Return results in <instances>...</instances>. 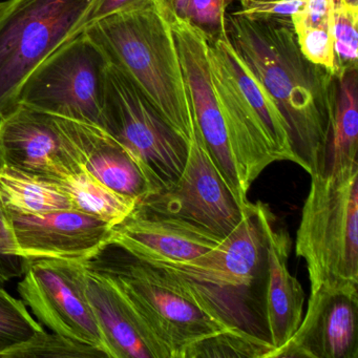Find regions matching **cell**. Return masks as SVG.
Instances as JSON below:
<instances>
[{
	"instance_id": "cell-8",
	"label": "cell",
	"mask_w": 358,
	"mask_h": 358,
	"mask_svg": "<svg viewBox=\"0 0 358 358\" xmlns=\"http://www.w3.org/2000/svg\"><path fill=\"white\" fill-rule=\"evenodd\" d=\"M108 64L101 48L83 31L30 75L17 103L51 116L102 127Z\"/></svg>"
},
{
	"instance_id": "cell-23",
	"label": "cell",
	"mask_w": 358,
	"mask_h": 358,
	"mask_svg": "<svg viewBox=\"0 0 358 358\" xmlns=\"http://www.w3.org/2000/svg\"><path fill=\"white\" fill-rule=\"evenodd\" d=\"M272 351L273 347L266 337L242 328H229L192 343L181 358H268Z\"/></svg>"
},
{
	"instance_id": "cell-2",
	"label": "cell",
	"mask_w": 358,
	"mask_h": 358,
	"mask_svg": "<svg viewBox=\"0 0 358 358\" xmlns=\"http://www.w3.org/2000/svg\"><path fill=\"white\" fill-rule=\"evenodd\" d=\"M83 31L189 143L198 125L164 0L96 20Z\"/></svg>"
},
{
	"instance_id": "cell-3",
	"label": "cell",
	"mask_w": 358,
	"mask_h": 358,
	"mask_svg": "<svg viewBox=\"0 0 358 358\" xmlns=\"http://www.w3.org/2000/svg\"><path fill=\"white\" fill-rule=\"evenodd\" d=\"M108 278L135 308L169 358H181L192 343L231 326L183 276L143 261L122 247L108 243L83 263Z\"/></svg>"
},
{
	"instance_id": "cell-22",
	"label": "cell",
	"mask_w": 358,
	"mask_h": 358,
	"mask_svg": "<svg viewBox=\"0 0 358 358\" xmlns=\"http://www.w3.org/2000/svg\"><path fill=\"white\" fill-rule=\"evenodd\" d=\"M58 180L70 196L75 209L97 217L112 227L124 221L137 206V201L110 189L83 167Z\"/></svg>"
},
{
	"instance_id": "cell-27",
	"label": "cell",
	"mask_w": 358,
	"mask_h": 358,
	"mask_svg": "<svg viewBox=\"0 0 358 358\" xmlns=\"http://www.w3.org/2000/svg\"><path fill=\"white\" fill-rule=\"evenodd\" d=\"M27 261L16 249L7 213L0 206V286L24 275Z\"/></svg>"
},
{
	"instance_id": "cell-12",
	"label": "cell",
	"mask_w": 358,
	"mask_h": 358,
	"mask_svg": "<svg viewBox=\"0 0 358 358\" xmlns=\"http://www.w3.org/2000/svg\"><path fill=\"white\" fill-rule=\"evenodd\" d=\"M184 78L189 90L194 118L207 150L232 194L243 207L248 204L240 173L232 156L221 108L215 96L208 64L207 33L167 7Z\"/></svg>"
},
{
	"instance_id": "cell-13",
	"label": "cell",
	"mask_w": 358,
	"mask_h": 358,
	"mask_svg": "<svg viewBox=\"0 0 358 358\" xmlns=\"http://www.w3.org/2000/svg\"><path fill=\"white\" fill-rule=\"evenodd\" d=\"M6 213L17 253L26 261L85 263L112 238V226L75 208L39 215Z\"/></svg>"
},
{
	"instance_id": "cell-7",
	"label": "cell",
	"mask_w": 358,
	"mask_h": 358,
	"mask_svg": "<svg viewBox=\"0 0 358 358\" xmlns=\"http://www.w3.org/2000/svg\"><path fill=\"white\" fill-rule=\"evenodd\" d=\"M273 223L267 205L249 202L240 223L215 248L185 263L157 266L194 282L231 326L244 329L236 305L241 291L251 288L267 271L268 236Z\"/></svg>"
},
{
	"instance_id": "cell-15",
	"label": "cell",
	"mask_w": 358,
	"mask_h": 358,
	"mask_svg": "<svg viewBox=\"0 0 358 358\" xmlns=\"http://www.w3.org/2000/svg\"><path fill=\"white\" fill-rule=\"evenodd\" d=\"M357 358L358 287L311 291L293 336L268 358Z\"/></svg>"
},
{
	"instance_id": "cell-1",
	"label": "cell",
	"mask_w": 358,
	"mask_h": 358,
	"mask_svg": "<svg viewBox=\"0 0 358 358\" xmlns=\"http://www.w3.org/2000/svg\"><path fill=\"white\" fill-rule=\"evenodd\" d=\"M225 30L284 117L296 164L313 175L326 143L335 74L303 55L291 18L250 20L227 12Z\"/></svg>"
},
{
	"instance_id": "cell-11",
	"label": "cell",
	"mask_w": 358,
	"mask_h": 358,
	"mask_svg": "<svg viewBox=\"0 0 358 358\" xmlns=\"http://www.w3.org/2000/svg\"><path fill=\"white\" fill-rule=\"evenodd\" d=\"M18 292L39 322L52 332L106 352L85 293L83 263L53 259L27 261Z\"/></svg>"
},
{
	"instance_id": "cell-17",
	"label": "cell",
	"mask_w": 358,
	"mask_h": 358,
	"mask_svg": "<svg viewBox=\"0 0 358 358\" xmlns=\"http://www.w3.org/2000/svg\"><path fill=\"white\" fill-rule=\"evenodd\" d=\"M53 117L74 148L79 164L92 177L137 202L160 190L141 162L106 129Z\"/></svg>"
},
{
	"instance_id": "cell-26",
	"label": "cell",
	"mask_w": 358,
	"mask_h": 358,
	"mask_svg": "<svg viewBox=\"0 0 358 358\" xmlns=\"http://www.w3.org/2000/svg\"><path fill=\"white\" fill-rule=\"evenodd\" d=\"M358 9L334 0L333 43L337 71L357 68ZM337 73V72H336Z\"/></svg>"
},
{
	"instance_id": "cell-29",
	"label": "cell",
	"mask_w": 358,
	"mask_h": 358,
	"mask_svg": "<svg viewBox=\"0 0 358 358\" xmlns=\"http://www.w3.org/2000/svg\"><path fill=\"white\" fill-rule=\"evenodd\" d=\"M238 15L250 20L291 18L305 6V0H246L241 3Z\"/></svg>"
},
{
	"instance_id": "cell-30",
	"label": "cell",
	"mask_w": 358,
	"mask_h": 358,
	"mask_svg": "<svg viewBox=\"0 0 358 358\" xmlns=\"http://www.w3.org/2000/svg\"><path fill=\"white\" fill-rule=\"evenodd\" d=\"M155 0H96L87 17V28L90 24L115 14L133 11L146 7Z\"/></svg>"
},
{
	"instance_id": "cell-14",
	"label": "cell",
	"mask_w": 358,
	"mask_h": 358,
	"mask_svg": "<svg viewBox=\"0 0 358 358\" xmlns=\"http://www.w3.org/2000/svg\"><path fill=\"white\" fill-rule=\"evenodd\" d=\"M0 166L53 179L81 169L55 118L22 103L0 116Z\"/></svg>"
},
{
	"instance_id": "cell-20",
	"label": "cell",
	"mask_w": 358,
	"mask_h": 358,
	"mask_svg": "<svg viewBox=\"0 0 358 358\" xmlns=\"http://www.w3.org/2000/svg\"><path fill=\"white\" fill-rule=\"evenodd\" d=\"M357 148L358 71L343 69L333 77L326 143L314 173L329 175L358 164Z\"/></svg>"
},
{
	"instance_id": "cell-16",
	"label": "cell",
	"mask_w": 358,
	"mask_h": 358,
	"mask_svg": "<svg viewBox=\"0 0 358 358\" xmlns=\"http://www.w3.org/2000/svg\"><path fill=\"white\" fill-rule=\"evenodd\" d=\"M223 238L177 217L136 206L113 227L110 243L155 265L185 263L221 243Z\"/></svg>"
},
{
	"instance_id": "cell-34",
	"label": "cell",
	"mask_w": 358,
	"mask_h": 358,
	"mask_svg": "<svg viewBox=\"0 0 358 358\" xmlns=\"http://www.w3.org/2000/svg\"><path fill=\"white\" fill-rule=\"evenodd\" d=\"M241 3H243V1H246V0H240Z\"/></svg>"
},
{
	"instance_id": "cell-19",
	"label": "cell",
	"mask_w": 358,
	"mask_h": 358,
	"mask_svg": "<svg viewBox=\"0 0 358 358\" xmlns=\"http://www.w3.org/2000/svg\"><path fill=\"white\" fill-rule=\"evenodd\" d=\"M290 236L287 230L270 229L267 247L265 320L267 339L280 349L294 334L303 320L305 293L301 282L289 271Z\"/></svg>"
},
{
	"instance_id": "cell-5",
	"label": "cell",
	"mask_w": 358,
	"mask_h": 358,
	"mask_svg": "<svg viewBox=\"0 0 358 358\" xmlns=\"http://www.w3.org/2000/svg\"><path fill=\"white\" fill-rule=\"evenodd\" d=\"M311 291L358 287V164L311 176L296 232Z\"/></svg>"
},
{
	"instance_id": "cell-24",
	"label": "cell",
	"mask_w": 358,
	"mask_h": 358,
	"mask_svg": "<svg viewBox=\"0 0 358 358\" xmlns=\"http://www.w3.org/2000/svg\"><path fill=\"white\" fill-rule=\"evenodd\" d=\"M108 358L100 348L75 341L58 333H48L45 329L28 343L11 350L3 358Z\"/></svg>"
},
{
	"instance_id": "cell-31",
	"label": "cell",
	"mask_w": 358,
	"mask_h": 358,
	"mask_svg": "<svg viewBox=\"0 0 358 358\" xmlns=\"http://www.w3.org/2000/svg\"><path fill=\"white\" fill-rule=\"evenodd\" d=\"M169 9L179 17L187 20L188 3L189 0H164Z\"/></svg>"
},
{
	"instance_id": "cell-4",
	"label": "cell",
	"mask_w": 358,
	"mask_h": 358,
	"mask_svg": "<svg viewBox=\"0 0 358 358\" xmlns=\"http://www.w3.org/2000/svg\"><path fill=\"white\" fill-rule=\"evenodd\" d=\"M208 64L241 181L253 182L276 161L296 163L284 117L232 47L225 28L207 33Z\"/></svg>"
},
{
	"instance_id": "cell-9",
	"label": "cell",
	"mask_w": 358,
	"mask_h": 358,
	"mask_svg": "<svg viewBox=\"0 0 358 358\" xmlns=\"http://www.w3.org/2000/svg\"><path fill=\"white\" fill-rule=\"evenodd\" d=\"M102 129L141 162L160 190L179 180L187 159V142L167 124L133 79L110 62Z\"/></svg>"
},
{
	"instance_id": "cell-33",
	"label": "cell",
	"mask_w": 358,
	"mask_h": 358,
	"mask_svg": "<svg viewBox=\"0 0 358 358\" xmlns=\"http://www.w3.org/2000/svg\"><path fill=\"white\" fill-rule=\"evenodd\" d=\"M7 5V0H3V1H0V12L3 11V8Z\"/></svg>"
},
{
	"instance_id": "cell-21",
	"label": "cell",
	"mask_w": 358,
	"mask_h": 358,
	"mask_svg": "<svg viewBox=\"0 0 358 358\" xmlns=\"http://www.w3.org/2000/svg\"><path fill=\"white\" fill-rule=\"evenodd\" d=\"M0 206L20 215L74 208L59 180L0 166Z\"/></svg>"
},
{
	"instance_id": "cell-28",
	"label": "cell",
	"mask_w": 358,
	"mask_h": 358,
	"mask_svg": "<svg viewBox=\"0 0 358 358\" xmlns=\"http://www.w3.org/2000/svg\"><path fill=\"white\" fill-rule=\"evenodd\" d=\"M232 0H189L187 20L206 33L225 28L227 7Z\"/></svg>"
},
{
	"instance_id": "cell-25",
	"label": "cell",
	"mask_w": 358,
	"mask_h": 358,
	"mask_svg": "<svg viewBox=\"0 0 358 358\" xmlns=\"http://www.w3.org/2000/svg\"><path fill=\"white\" fill-rule=\"evenodd\" d=\"M43 330V327L31 316L26 303L0 286V358Z\"/></svg>"
},
{
	"instance_id": "cell-18",
	"label": "cell",
	"mask_w": 358,
	"mask_h": 358,
	"mask_svg": "<svg viewBox=\"0 0 358 358\" xmlns=\"http://www.w3.org/2000/svg\"><path fill=\"white\" fill-rule=\"evenodd\" d=\"M85 293L110 358H169L148 324L118 288L83 266Z\"/></svg>"
},
{
	"instance_id": "cell-6",
	"label": "cell",
	"mask_w": 358,
	"mask_h": 358,
	"mask_svg": "<svg viewBox=\"0 0 358 358\" xmlns=\"http://www.w3.org/2000/svg\"><path fill=\"white\" fill-rule=\"evenodd\" d=\"M96 0H7L0 12V116L56 50L83 32Z\"/></svg>"
},
{
	"instance_id": "cell-10",
	"label": "cell",
	"mask_w": 358,
	"mask_h": 358,
	"mask_svg": "<svg viewBox=\"0 0 358 358\" xmlns=\"http://www.w3.org/2000/svg\"><path fill=\"white\" fill-rule=\"evenodd\" d=\"M137 206L183 220L221 238L240 223L246 207L238 203L224 181L198 127L188 143L187 159L179 180L171 187L142 199Z\"/></svg>"
},
{
	"instance_id": "cell-32",
	"label": "cell",
	"mask_w": 358,
	"mask_h": 358,
	"mask_svg": "<svg viewBox=\"0 0 358 358\" xmlns=\"http://www.w3.org/2000/svg\"><path fill=\"white\" fill-rule=\"evenodd\" d=\"M345 5L348 7L353 8V9H358V0H341Z\"/></svg>"
}]
</instances>
